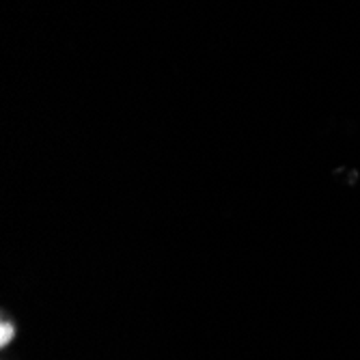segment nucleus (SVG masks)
Returning <instances> with one entry per match:
<instances>
[{
    "label": "nucleus",
    "mask_w": 360,
    "mask_h": 360,
    "mask_svg": "<svg viewBox=\"0 0 360 360\" xmlns=\"http://www.w3.org/2000/svg\"><path fill=\"white\" fill-rule=\"evenodd\" d=\"M15 337V326L9 321V319H3V323H0V345L7 347Z\"/></svg>",
    "instance_id": "nucleus-1"
}]
</instances>
